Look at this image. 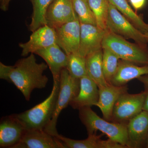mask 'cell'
<instances>
[{"label": "cell", "mask_w": 148, "mask_h": 148, "mask_svg": "<svg viewBox=\"0 0 148 148\" xmlns=\"http://www.w3.org/2000/svg\"><path fill=\"white\" fill-rule=\"evenodd\" d=\"M34 53L19 59L14 66L0 63V78L12 83L29 101L33 90L46 86L48 78L43 75L48 65L43 62L38 63Z\"/></svg>", "instance_id": "cell-1"}, {"label": "cell", "mask_w": 148, "mask_h": 148, "mask_svg": "<svg viewBox=\"0 0 148 148\" xmlns=\"http://www.w3.org/2000/svg\"><path fill=\"white\" fill-rule=\"evenodd\" d=\"M50 95L42 102L30 110L13 114L26 130H43L50 123L54 114L60 88V79H53Z\"/></svg>", "instance_id": "cell-2"}, {"label": "cell", "mask_w": 148, "mask_h": 148, "mask_svg": "<svg viewBox=\"0 0 148 148\" xmlns=\"http://www.w3.org/2000/svg\"><path fill=\"white\" fill-rule=\"evenodd\" d=\"M79 110L80 119L85 126L88 135L95 134L96 131H100L110 140L129 148L127 123L114 122L101 118L91 107H84Z\"/></svg>", "instance_id": "cell-3"}, {"label": "cell", "mask_w": 148, "mask_h": 148, "mask_svg": "<svg viewBox=\"0 0 148 148\" xmlns=\"http://www.w3.org/2000/svg\"><path fill=\"white\" fill-rule=\"evenodd\" d=\"M102 48L108 49L121 60L140 66L148 65V49L133 43L107 29Z\"/></svg>", "instance_id": "cell-4"}, {"label": "cell", "mask_w": 148, "mask_h": 148, "mask_svg": "<svg viewBox=\"0 0 148 148\" xmlns=\"http://www.w3.org/2000/svg\"><path fill=\"white\" fill-rule=\"evenodd\" d=\"M79 88L80 79L72 77L66 68L63 69L60 75V88L55 112L45 131L56 137L59 134L56 129V124L59 114L77 95Z\"/></svg>", "instance_id": "cell-5"}, {"label": "cell", "mask_w": 148, "mask_h": 148, "mask_svg": "<svg viewBox=\"0 0 148 148\" xmlns=\"http://www.w3.org/2000/svg\"><path fill=\"white\" fill-rule=\"evenodd\" d=\"M107 30L126 39L134 40L136 43L148 48V38L110 3Z\"/></svg>", "instance_id": "cell-6"}, {"label": "cell", "mask_w": 148, "mask_h": 148, "mask_svg": "<svg viewBox=\"0 0 148 148\" xmlns=\"http://www.w3.org/2000/svg\"><path fill=\"white\" fill-rule=\"evenodd\" d=\"M146 90L137 94L126 92L120 96L114 106L112 122L127 123L143 111Z\"/></svg>", "instance_id": "cell-7"}, {"label": "cell", "mask_w": 148, "mask_h": 148, "mask_svg": "<svg viewBox=\"0 0 148 148\" xmlns=\"http://www.w3.org/2000/svg\"><path fill=\"white\" fill-rule=\"evenodd\" d=\"M56 44L67 55L78 53L81 24L79 19L55 28Z\"/></svg>", "instance_id": "cell-8"}, {"label": "cell", "mask_w": 148, "mask_h": 148, "mask_svg": "<svg viewBox=\"0 0 148 148\" xmlns=\"http://www.w3.org/2000/svg\"><path fill=\"white\" fill-rule=\"evenodd\" d=\"M80 38L78 53L86 57L103 49L102 43L107 30L91 24H81Z\"/></svg>", "instance_id": "cell-9"}, {"label": "cell", "mask_w": 148, "mask_h": 148, "mask_svg": "<svg viewBox=\"0 0 148 148\" xmlns=\"http://www.w3.org/2000/svg\"><path fill=\"white\" fill-rule=\"evenodd\" d=\"M45 19L47 25L55 29L78 18L72 0H54L47 11Z\"/></svg>", "instance_id": "cell-10"}, {"label": "cell", "mask_w": 148, "mask_h": 148, "mask_svg": "<svg viewBox=\"0 0 148 148\" xmlns=\"http://www.w3.org/2000/svg\"><path fill=\"white\" fill-rule=\"evenodd\" d=\"M55 44L56 39L55 29L45 25L33 32L28 42L20 43L18 45L22 49L21 56H26L29 53H34L38 50Z\"/></svg>", "instance_id": "cell-11"}, {"label": "cell", "mask_w": 148, "mask_h": 148, "mask_svg": "<svg viewBox=\"0 0 148 148\" xmlns=\"http://www.w3.org/2000/svg\"><path fill=\"white\" fill-rule=\"evenodd\" d=\"M26 131L14 115L4 117L0 123V147L13 148L20 142Z\"/></svg>", "instance_id": "cell-12"}, {"label": "cell", "mask_w": 148, "mask_h": 148, "mask_svg": "<svg viewBox=\"0 0 148 148\" xmlns=\"http://www.w3.org/2000/svg\"><path fill=\"white\" fill-rule=\"evenodd\" d=\"M12 148H65L55 136L43 130L26 131L20 142Z\"/></svg>", "instance_id": "cell-13"}, {"label": "cell", "mask_w": 148, "mask_h": 148, "mask_svg": "<svg viewBox=\"0 0 148 148\" xmlns=\"http://www.w3.org/2000/svg\"><path fill=\"white\" fill-rule=\"evenodd\" d=\"M129 148H141L147 144L148 136V112L143 111L127 123Z\"/></svg>", "instance_id": "cell-14"}, {"label": "cell", "mask_w": 148, "mask_h": 148, "mask_svg": "<svg viewBox=\"0 0 148 148\" xmlns=\"http://www.w3.org/2000/svg\"><path fill=\"white\" fill-rule=\"evenodd\" d=\"M127 90V85L116 86L109 84L99 88V99L95 106L100 109L104 119L112 121L114 106L117 100Z\"/></svg>", "instance_id": "cell-15"}, {"label": "cell", "mask_w": 148, "mask_h": 148, "mask_svg": "<svg viewBox=\"0 0 148 148\" xmlns=\"http://www.w3.org/2000/svg\"><path fill=\"white\" fill-rule=\"evenodd\" d=\"M99 99V88L88 76L80 79V88L77 95L69 105L73 109L79 110L84 107L95 106Z\"/></svg>", "instance_id": "cell-16"}, {"label": "cell", "mask_w": 148, "mask_h": 148, "mask_svg": "<svg viewBox=\"0 0 148 148\" xmlns=\"http://www.w3.org/2000/svg\"><path fill=\"white\" fill-rule=\"evenodd\" d=\"M57 44L38 50L35 54L38 55L45 61L49 67L53 79H60L61 71L66 68L68 56Z\"/></svg>", "instance_id": "cell-17"}, {"label": "cell", "mask_w": 148, "mask_h": 148, "mask_svg": "<svg viewBox=\"0 0 148 148\" xmlns=\"http://www.w3.org/2000/svg\"><path fill=\"white\" fill-rule=\"evenodd\" d=\"M148 74V65L140 66L132 62L120 59L116 73L110 84L122 86L130 81Z\"/></svg>", "instance_id": "cell-18"}, {"label": "cell", "mask_w": 148, "mask_h": 148, "mask_svg": "<svg viewBox=\"0 0 148 148\" xmlns=\"http://www.w3.org/2000/svg\"><path fill=\"white\" fill-rule=\"evenodd\" d=\"M102 135L95 134L88 135L84 140H75L58 134L56 138L61 141L65 148H126L119 143L108 139H101Z\"/></svg>", "instance_id": "cell-19"}, {"label": "cell", "mask_w": 148, "mask_h": 148, "mask_svg": "<svg viewBox=\"0 0 148 148\" xmlns=\"http://www.w3.org/2000/svg\"><path fill=\"white\" fill-rule=\"evenodd\" d=\"M103 53L102 49L86 57L87 75L97 84L98 88L109 84L103 73Z\"/></svg>", "instance_id": "cell-20"}, {"label": "cell", "mask_w": 148, "mask_h": 148, "mask_svg": "<svg viewBox=\"0 0 148 148\" xmlns=\"http://www.w3.org/2000/svg\"><path fill=\"white\" fill-rule=\"evenodd\" d=\"M113 5L135 27L143 34L148 32V24L144 21L142 15L134 11L127 0H109Z\"/></svg>", "instance_id": "cell-21"}, {"label": "cell", "mask_w": 148, "mask_h": 148, "mask_svg": "<svg viewBox=\"0 0 148 148\" xmlns=\"http://www.w3.org/2000/svg\"><path fill=\"white\" fill-rule=\"evenodd\" d=\"M33 5L32 21L29 26L31 32L47 25L45 15L49 7L54 0H30Z\"/></svg>", "instance_id": "cell-22"}, {"label": "cell", "mask_w": 148, "mask_h": 148, "mask_svg": "<svg viewBox=\"0 0 148 148\" xmlns=\"http://www.w3.org/2000/svg\"><path fill=\"white\" fill-rule=\"evenodd\" d=\"M88 1L95 16L97 26L107 30L110 4L109 0H88Z\"/></svg>", "instance_id": "cell-23"}, {"label": "cell", "mask_w": 148, "mask_h": 148, "mask_svg": "<svg viewBox=\"0 0 148 148\" xmlns=\"http://www.w3.org/2000/svg\"><path fill=\"white\" fill-rule=\"evenodd\" d=\"M68 64L66 69L69 74L74 78L80 79L87 75L86 58L78 53L68 55Z\"/></svg>", "instance_id": "cell-24"}, {"label": "cell", "mask_w": 148, "mask_h": 148, "mask_svg": "<svg viewBox=\"0 0 148 148\" xmlns=\"http://www.w3.org/2000/svg\"><path fill=\"white\" fill-rule=\"evenodd\" d=\"M103 68L104 77L110 84L112 78L116 73L120 58L108 49H103Z\"/></svg>", "instance_id": "cell-25"}, {"label": "cell", "mask_w": 148, "mask_h": 148, "mask_svg": "<svg viewBox=\"0 0 148 148\" xmlns=\"http://www.w3.org/2000/svg\"><path fill=\"white\" fill-rule=\"evenodd\" d=\"M72 3L81 24L97 26L95 16L89 6L88 0H72Z\"/></svg>", "instance_id": "cell-26"}, {"label": "cell", "mask_w": 148, "mask_h": 148, "mask_svg": "<svg viewBox=\"0 0 148 148\" xmlns=\"http://www.w3.org/2000/svg\"><path fill=\"white\" fill-rule=\"evenodd\" d=\"M129 1L131 5L136 11L143 8L146 3V0H129Z\"/></svg>", "instance_id": "cell-27"}, {"label": "cell", "mask_w": 148, "mask_h": 148, "mask_svg": "<svg viewBox=\"0 0 148 148\" xmlns=\"http://www.w3.org/2000/svg\"><path fill=\"white\" fill-rule=\"evenodd\" d=\"M12 0H0V8L4 12L8 10L10 3Z\"/></svg>", "instance_id": "cell-28"}, {"label": "cell", "mask_w": 148, "mask_h": 148, "mask_svg": "<svg viewBox=\"0 0 148 148\" xmlns=\"http://www.w3.org/2000/svg\"><path fill=\"white\" fill-rule=\"evenodd\" d=\"M138 79L144 85L145 87L148 88V74L140 77Z\"/></svg>", "instance_id": "cell-29"}, {"label": "cell", "mask_w": 148, "mask_h": 148, "mask_svg": "<svg viewBox=\"0 0 148 148\" xmlns=\"http://www.w3.org/2000/svg\"><path fill=\"white\" fill-rule=\"evenodd\" d=\"M146 95L143 105V110L148 112V88H145Z\"/></svg>", "instance_id": "cell-30"}, {"label": "cell", "mask_w": 148, "mask_h": 148, "mask_svg": "<svg viewBox=\"0 0 148 148\" xmlns=\"http://www.w3.org/2000/svg\"><path fill=\"white\" fill-rule=\"evenodd\" d=\"M146 147H147V148H148V136L147 139V144H146Z\"/></svg>", "instance_id": "cell-31"}, {"label": "cell", "mask_w": 148, "mask_h": 148, "mask_svg": "<svg viewBox=\"0 0 148 148\" xmlns=\"http://www.w3.org/2000/svg\"><path fill=\"white\" fill-rule=\"evenodd\" d=\"M145 35L148 38V32H147V33H146V34H145Z\"/></svg>", "instance_id": "cell-32"}]
</instances>
